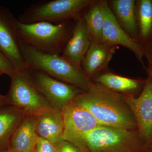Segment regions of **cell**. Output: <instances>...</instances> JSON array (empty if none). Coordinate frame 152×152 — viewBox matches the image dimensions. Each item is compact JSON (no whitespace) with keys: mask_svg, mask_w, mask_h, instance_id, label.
Instances as JSON below:
<instances>
[{"mask_svg":"<svg viewBox=\"0 0 152 152\" xmlns=\"http://www.w3.org/2000/svg\"><path fill=\"white\" fill-rule=\"evenodd\" d=\"M74 100L86 109L100 124L134 130L137 124L122 94L94 83Z\"/></svg>","mask_w":152,"mask_h":152,"instance_id":"1","label":"cell"},{"mask_svg":"<svg viewBox=\"0 0 152 152\" xmlns=\"http://www.w3.org/2000/svg\"><path fill=\"white\" fill-rule=\"evenodd\" d=\"M20 47L28 69L46 74L84 91H88L92 87L94 83L86 75L82 68L61 55L42 52L21 42Z\"/></svg>","mask_w":152,"mask_h":152,"instance_id":"2","label":"cell"},{"mask_svg":"<svg viewBox=\"0 0 152 152\" xmlns=\"http://www.w3.org/2000/svg\"><path fill=\"white\" fill-rule=\"evenodd\" d=\"M75 21L68 20L59 24L46 22L23 23L17 19L19 39L22 43L41 51L61 55L72 35Z\"/></svg>","mask_w":152,"mask_h":152,"instance_id":"3","label":"cell"},{"mask_svg":"<svg viewBox=\"0 0 152 152\" xmlns=\"http://www.w3.org/2000/svg\"><path fill=\"white\" fill-rule=\"evenodd\" d=\"M94 0L43 1L30 6L18 20L23 23L46 22L59 24L76 21L83 15Z\"/></svg>","mask_w":152,"mask_h":152,"instance_id":"4","label":"cell"},{"mask_svg":"<svg viewBox=\"0 0 152 152\" xmlns=\"http://www.w3.org/2000/svg\"><path fill=\"white\" fill-rule=\"evenodd\" d=\"M137 142L134 130L99 125L74 145L84 152H129Z\"/></svg>","mask_w":152,"mask_h":152,"instance_id":"5","label":"cell"},{"mask_svg":"<svg viewBox=\"0 0 152 152\" xmlns=\"http://www.w3.org/2000/svg\"><path fill=\"white\" fill-rule=\"evenodd\" d=\"M10 77V85L6 95L7 105L22 109L30 115L51 105L34 84L28 69L17 70Z\"/></svg>","mask_w":152,"mask_h":152,"instance_id":"6","label":"cell"},{"mask_svg":"<svg viewBox=\"0 0 152 152\" xmlns=\"http://www.w3.org/2000/svg\"><path fill=\"white\" fill-rule=\"evenodd\" d=\"M16 20L8 9L0 6V53L16 70H24L28 67L21 49Z\"/></svg>","mask_w":152,"mask_h":152,"instance_id":"7","label":"cell"},{"mask_svg":"<svg viewBox=\"0 0 152 152\" xmlns=\"http://www.w3.org/2000/svg\"><path fill=\"white\" fill-rule=\"evenodd\" d=\"M28 70L38 91L55 107L62 110L77 95L84 92L77 87L43 73L28 68Z\"/></svg>","mask_w":152,"mask_h":152,"instance_id":"8","label":"cell"},{"mask_svg":"<svg viewBox=\"0 0 152 152\" xmlns=\"http://www.w3.org/2000/svg\"><path fill=\"white\" fill-rule=\"evenodd\" d=\"M64 122L63 140L73 144L100 124L86 109L72 100L62 110Z\"/></svg>","mask_w":152,"mask_h":152,"instance_id":"9","label":"cell"},{"mask_svg":"<svg viewBox=\"0 0 152 152\" xmlns=\"http://www.w3.org/2000/svg\"><path fill=\"white\" fill-rule=\"evenodd\" d=\"M132 113L140 135L149 140L152 136V78L148 75L141 92L138 97L122 94Z\"/></svg>","mask_w":152,"mask_h":152,"instance_id":"10","label":"cell"},{"mask_svg":"<svg viewBox=\"0 0 152 152\" xmlns=\"http://www.w3.org/2000/svg\"><path fill=\"white\" fill-rule=\"evenodd\" d=\"M104 17L102 42L113 45H121L131 51L145 69L142 48L138 43L125 32L118 24L107 0H100Z\"/></svg>","mask_w":152,"mask_h":152,"instance_id":"11","label":"cell"},{"mask_svg":"<svg viewBox=\"0 0 152 152\" xmlns=\"http://www.w3.org/2000/svg\"><path fill=\"white\" fill-rule=\"evenodd\" d=\"M31 115L36 134L53 143L63 140L62 110L51 105Z\"/></svg>","mask_w":152,"mask_h":152,"instance_id":"12","label":"cell"},{"mask_svg":"<svg viewBox=\"0 0 152 152\" xmlns=\"http://www.w3.org/2000/svg\"><path fill=\"white\" fill-rule=\"evenodd\" d=\"M91 43L89 33L83 18L75 21L70 37L61 56L81 68V64Z\"/></svg>","mask_w":152,"mask_h":152,"instance_id":"13","label":"cell"},{"mask_svg":"<svg viewBox=\"0 0 152 152\" xmlns=\"http://www.w3.org/2000/svg\"><path fill=\"white\" fill-rule=\"evenodd\" d=\"M117 49L116 46L102 42H91L81 64V68L88 78L107 69Z\"/></svg>","mask_w":152,"mask_h":152,"instance_id":"14","label":"cell"},{"mask_svg":"<svg viewBox=\"0 0 152 152\" xmlns=\"http://www.w3.org/2000/svg\"><path fill=\"white\" fill-rule=\"evenodd\" d=\"M107 89L121 94H134L143 88L146 80L130 78L113 72L107 69L93 76L91 79Z\"/></svg>","mask_w":152,"mask_h":152,"instance_id":"15","label":"cell"},{"mask_svg":"<svg viewBox=\"0 0 152 152\" xmlns=\"http://www.w3.org/2000/svg\"><path fill=\"white\" fill-rule=\"evenodd\" d=\"M108 4L118 24L139 44L136 0H109Z\"/></svg>","mask_w":152,"mask_h":152,"instance_id":"16","label":"cell"},{"mask_svg":"<svg viewBox=\"0 0 152 152\" xmlns=\"http://www.w3.org/2000/svg\"><path fill=\"white\" fill-rule=\"evenodd\" d=\"M28 114L14 106L6 105L0 107V150L9 148L14 134Z\"/></svg>","mask_w":152,"mask_h":152,"instance_id":"17","label":"cell"},{"mask_svg":"<svg viewBox=\"0 0 152 152\" xmlns=\"http://www.w3.org/2000/svg\"><path fill=\"white\" fill-rule=\"evenodd\" d=\"M37 138L32 117L28 114L14 134L9 148L14 152H34Z\"/></svg>","mask_w":152,"mask_h":152,"instance_id":"18","label":"cell"},{"mask_svg":"<svg viewBox=\"0 0 152 152\" xmlns=\"http://www.w3.org/2000/svg\"><path fill=\"white\" fill-rule=\"evenodd\" d=\"M139 44L142 48L152 42V0H136Z\"/></svg>","mask_w":152,"mask_h":152,"instance_id":"19","label":"cell"},{"mask_svg":"<svg viewBox=\"0 0 152 152\" xmlns=\"http://www.w3.org/2000/svg\"><path fill=\"white\" fill-rule=\"evenodd\" d=\"M91 42H102V29L104 17L100 0H94L83 15Z\"/></svg>","mask_w":152,"mask_h":152,"instance_id":"20","label":"cell"},{"mask_svg":"<svg viewBox=\"0 0 152 152\" xmlns=\"http://www.w3.org/2000/svg\"><path fill=\"white\" fill-rule=\"evenodd\" d=\"M56 152V144L37 136L34 152Z\"/></svg>","mask_w":152,"mask_h":152,"instance_id":"21","label":"cell"},{"mask_svg":"<svg viewBox=\"0 0 152 152\" xmlns=\"http://www.w3.org/2000/svg\"><path fill=\"white\" fill-rule=\"evenodd\" d=\"M56 144V152H84L70 142L62 140Z\"/></svg>","mask_w":152,"mask_h":152,"instance_id":"22","label":"cell"},{"mask_svg":"<svg viewBox=\"0 0 152 152\" xmlns=\"http://www.w3.org/2000/svg\"><path fill=\"white\" fill-rule=\"evenodd\" d=\"M16 71L8 60L0 53V72L10 77Z\"/></svg>","mask_w":152,"mask_h":152,"instance_id":"23","label":"cell"},{"mask_svg":"<svg viewBox=\"0 0 152 152\" xmlns=\"http://www.w3.org/2000/svg\"><path fill=\"white\" fill-rule=\"evenodd\" d=\"M144 57L147 59L148 67L152 69V42L147 44L142 48Z\"/></svg>","mask_w":152,"mask_h":152,"instance_id":"24","label":"cell"},{"mask_svg":"<svg viewBox=\"0 0 152 152\" xmlns=\"http://www.w3.org/2000/svg\"><path fill=\"white\" fill-rule=\"evenodd\" d=\"M7 105L6 96L0 95V107Z\"/></svg>","mask_w":152,"mask_h":152,"instance_id":"25","label":"cell"},{"mask_svg":"<svg viewBox=\"0 0 152 152\" xmlns=\"http://www.w3.org/2000/svg\"><path fill=\"white\" fill-rule=\"evenodd\" d=\"M145 70L148 75L151 77L152 78V69L147 67H146Z\"/></svg>","mask_w":152,"mask_h":152,"instance_id":"26","label":"cell"},{"mask_svg":"<svg viewBox=\"0 0 152 152\" xmlns=\"http://www.w3.org/2000/svg\"><path fill=\"white\" fill-rule=\"evenodd\" d=\"M0 152H14L10 148L0 150Z\"/></svg>","mask_w":152,"mask_h":152,"instance_id":"27","label":"cell"},{"mask_svg":"<svg viewBox=\"0 0 152 152\" xmlns=\"http://www.w3.org/2000/svg\"><path fill=\"white\" fill-rule=\"evenodd\" d=\"M4 75V74H3L1 72H0V76L2 75Z\"/></svg>","mask_w":152,"mask_h":152,"instance_id":"28","label":"cell"}]
</instances>
